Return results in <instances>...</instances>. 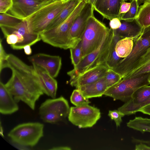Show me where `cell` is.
I'll list each match as a JSON object with an SVG mask.
<instances>
[{
    "label": "cell",
    "mask_w": 150,
    "mask_h": 150,
    "mask_svg": "<svg viewBox=\"0 0 150 150\" xmlns=\"http://www.w3.org/2000/svg\"><path fill=\"white\" fill-rule=\"evenodd\" d=\"M81 0L78 6L64 21L56 26L47 30L40 34L41 39L53 47L67 50L74 47L81 39L71 37L70 30L75 20L85 4Z\"/></svg>",
    "instance_id": "obj_1"
},
{
    "label": "cell",
    "mask_w": 150,
    "mask_h": 150,
    "mask_svg": "<svg viewBox=\"0 0 150 150\" xmlns=\"http://www.w3.org/2000/svg\"><path fill=\"white\" fill-rule=\"evenodd\" d=\"M69 0H56L34 12L24 20L29 30L40 35L46 30Z\"/></svg>",
    "instance_id": "obj_2"
},
{
    "label": "cell",
    "mask_w": 150,
    "mask_h": 150,
    "mask_svg": "<svg viewBox=\"0 0 150 150\" xmlns=\"http://www.w3.org/2000/svg\"><path fill=\"white\" fill-rule=\"evenodd\" d=\"M113 36V30L109 31L101 44L96 50L81 59L72 70L68 72L70 81L75 79L84 72L101 64H105Z\"/></svg>",
    "instance_id": "obj_3"
},
{
    "label": "cell",
    "mask_w": 150,
    "mask_h": 150,
    "mask_svg": "<svg viewBox=\"0 0 150 150\" xmlns=\"http://www.w3.org/2000/svg\"><path fill=\"white\" fill-rule=\"evenodd\" d=\"M133 49L127 57L122 59L112 69L122 78L129 73L142 57L150 48V25L143 28L135 40Z\"/></svg>",
    "instance_id": "obj_4"
},
{
    "label": "cell",
    "mask_w": 150,
    "mask_h": 150,
    "mask_svg": "<svg viewBox=\"0 0 150 150\" xmlns=\"http://www.w3.org/2000/svg\"><path fill=\"white\" fill-rule=\"evenodd\" d=\"M110 29L105 24L97 19L94 14L89 18L81 39L82 58L99 47Z\"/></svg>",
    "instance_id": "obj_5"
},
{
    "label": "cell",
    "mask_w": 150,
    "mask_h": 150,
    "mask_svg": "<svg viewBox=\"0 0 150 150\" xmlns=\"http://www.w3.org/2000/svg\"><path fill=\"white\" fill-rule=\"evenodd\" d=\"M0 26L6 42L14 50L23 49L28 45L32 46L41 40L40 34L29 30L25 20L14 26Z\"/></svg>",
    "instance_id": "obj_6"
},
{
    "label": "cell",
    "mask_w": 150,
    "mask_h": 150,
    "mask_svg": "<svg viewBox=\"0 0 150 150\" xmlns=\"http://www.w3.org/2000/svg\"><path fill=\"white\" fill-rule=\"evenodd\" d=\"M150 72L130 78H123L118 83L108 88L104 95L125 103L131 98L133 93L139 88L150 84L148 78Z\"/></svg>",
    "instance_id": "obj_7"
},
{
    "label": "cell",
    "mask_w": 150,
    "mask_h": 150,
    "mask_svg": "<svg viewBox=\"0 0 150 150\" xmlns=\"http://www.w3.org/2000/svg\"><path fill=\"white\" fill-rule=\"evenodd\" d=\"M44 125L38 122L19 124L11 129L8 137L14 142L25 146L36 145L43 136Z\"/></svg>",
    "instance_id": "obj_8"
},
{
    "label": "cell",
    "mask_w": 150,
    "mask_h": 150,
    "mask_svg": "<svg viewBox=\"0 0 150 150\" xmlns=\"http://www.w3.org/2000/svg\"><path fill=\"white\" fill-rule=\"evenodd\" d=\"M70 108L67 100L61 96L46 100L39 108L40 118L44 122L56 124L68 117Z\"/></svg>",
    "instance_id": "obj_9"
},
{
    "label": "cell",
    "mask_w": 150,
    "mask_h": 150,
    "mask_svg": "<svg viewBox=\"0 0 150 150\" xmlns=\"http://www.w3.org/2000/svg\"><path fill=\"white\" fill-rule=\"evenodd\" d=\"M101 117L100 110L88 104L72 107L68 116L69 120L79 128L91 127Z\"/></svg>",
    "instance_id": "obj_10"
},
{
    "label": "cell",
    "mask_w": 150,
    "mask_h": 150,
    "mask_svg": "<svg viewBox=\"0 0 150 150\" xmlns=\"http://www.w3.org/2000/svg\"><path fill=\"white\" fill-rule=\"evenodd\" d=\"M32 64H35L45 70L55 78L58 75L61 69L62 58L59 56L38 53L28 57Z\"/></svg>",
    "instance_id": "obj_11"
},
{
    "label": "cell",
    "mask_w": 150,
    "mask_h": 150,
    "mask_svg": "<svg viewBox=\"0 0 150 150\" xmlns=\"http://www.w3.org/2000/svg\"><path fill=\"white\" fill-rule=\"evenodd\" d=\"M47 4L37 0H13L8 11L11 14L23 20Z\"/></svg>",
    "instance_id": "obj_12"
},
{
    "label": "cell",
    "mask_w": 150,
    "mask_h": 150,
    "mask_svg": "<svg viewBox=\"0 0 150 150\" xmlns=\"http://www.w3.org/2000/svg\"><path fill=\"white\" fill-rule=\"evenodd\" d=\"M109 69L105 64L97 66L84 72L70 81V84L77 88L92 83L105 76Z\"/></svg>",
    "instance_id": "obj_13"
},
{
    "label": "cell",
    "mask_w": 150,
    "mask_h": 150,
    "mask_svg": "<svg viewBox=\"0 0 150 150\" xmlns=\"http://www.w3.org/2000/svg\"><path fill=\"white\" fill-rule=\"evenodd\" d=\"M94 6L91 3H86L78 15L71 27L70 34L74 39H81L85 29L89 18L93 15Z\"/></svg>",
    "instance_id": "obj_14"
},
{
    "label": "cell",
    "mask_w": 150,
    "mask_h": 150,
    "mask_svg": "<svg viewBox=\"0 0 150 150\" xmlns=\"http://www.w3.org/2000/svg\"><path fill=\"white\" fill-rule=\"evenodd\" d=\"M124 0H97L94 9L104 18L109 20L115 18L120 19L121 6Z\"/></svg>",
    "instance_id": "obj_15"
},
{
    "label": "cell",
    "mask_w": 150,
    "mask_h": 150,
    "mask_svg": "<svg viewBox=\"0 0 150 150\" xmlns=\"http://www.w3.org/2000/svg\"><path fill=\"white\" fill-rule=\"evenodd\" d=\"M32 64L44 93L52 98H56L58 86L57 80L42 67L35 64Z\"/></svg>",
    "instance_id": "obj_16"
},
{
    "label": "cell",
    "mask_w": 150,
    "mask_h": 150,
    "mask_svg": "<svg viewBox=\"0 0 150 150\" xmlns=\"http://www.w3.org/2000/svg\"><path fill=\"white\" fill-rule=\"evenodd\" d=\"M150 98V86H142L136 90L131 98L118 109L125 115H129L135 107L144 103Z\"/></svg>",
    "instance_id": "obj_17"
},
{
    "label": "cell",
    "mask_w": 150,
    "mask_h": 150,
    "mask_svg": "<svg viewBox=\"0 0 150 150\" xmlns=\"http://www.w3.org/2000/svg\"><path fill=\"white\" fill-rule=\"evenodd\" d=\"M121 25L118 29L112 30L113 33L122 38H130L134 40L142 33L143 28L136 18L120 20Z\"/></svg>",
    "instance_id": "obj_18"
},
{
    "label": "cell",
    "mask_w": 150,
    "mask_h": 150,
    "mask_svg": "<svg viewBox=\"0 0 150 150\" xmlns=\"http://www.w3.org/2000/svg\"><path fill=\"white\" fill-rule=\"evenodd\" d=\"M19 107L13 96L0 82V112L3 115L11 114L17 111Z\"/></svg>",
    "instance_id": "obj_19"
},
{
    "label": "cell",
    "mask_w": 150,
    "mask_h": 150,
    "mask_svg": "<svg viewBox=\"0 0 150 150\" xmlns=\"http://www.w3.org/2000/svg\"><path fill=\"white\" fill-rule=\"evenodd\" d=\"M105 76L90 84L80 87L77 89L86 98L102 96L108 89Z\"/></svg>",
    "instance_id": "obj_20"
},
{
    "label": "cell",
    "mask_w": 150,
    "mask_h": 150,
    "mask_svg": "<svg viewBox=\"0 0 150 150\" xmlns=\"http://www.w3.org/2000/svg\"><path fill=\"white\" fill-rule=\"evenodd\" d=\"M149 72H150V48L137 63L132 71L123 78L132 77Z\"/></svg>",
    "instance_id": "obj_21"
},
{
    "label": "cell",
    "mask_w": 150,
    "mask_h": 150,
    "mask_svg": "<svg viewBox=\"0 0 150 150\" xmlns=\"http://www.w3.org/2000/svg\"><path fill=\"white\" fill-rule=\"evenodd\" d=\"M81 1L69 0L47 30L56 26L65 20L71 14Z\"/></svg>",
    "instance_id": "obj_22"
},
{
    "label": "cell",
    "mask_w": 150,
    "mask_h": 150,
    "mask_svg": "<svg viewBox=\"0 0 150 150\" xmlns=\"http://www.w3.org/2000/svg\"><path fill=\"white\" fill-rule=\"evenodd\" d=\"M134 43V40L132 38H126L120 39L115 45L117 55L122 58L127 57L133 49Z\"/></svg>",
    "instance_id": "obj_23"
},
{
    "label": "cell",
    "mask_w": 150,
    "mask_h": 150,
    "mask_svg": "<svg viewBox=\"0 0 150 150\" xmlns=\"http://www.w3.org/2000/svg\"><path fill=\"white\" fill-rule=\"evenodd\" d=\"M127 126L142 133L150 132V118L136 117L131 120L127 124Z\"/></svg>",
    "instance_id": "obj_24"
},
{
    "label": "cell",
    "mask_w": 150,
    "mask_h": 150,
    "mask_svg": "<svg viewBox=\"0 0 150 150\" xmlns=\"http://www.w3.org/2000/svg\"><path fill=\"white\" fill-rule=\"evenodd\" d=\"M122 38L115 34L113 32V38L105 63L109 69H112L122 59L117 55L115 50L117 43Z\"/></svg>",
    "instance_id": "obj_25"
},
{
    "label": "cell",
    "mask_w": 150,
    "mask_h": 150,
    "mask_svg": "<svg viewBox=\"0 0 150 150\" xmlns=\"http://www.w3.org/2000/svg\"><path fill=\"white\" fill-rule=\"evenodd\" d=\"M136 18L143 28L150 25V3H145L139 6Z\"/></svg>",
    "instance_id": "obj_26"
},
{
    "label": "cell",
    "mask_w": 150,
    "mask_h": 150,
    "mask_svg": "<svg viewBox=\"0 0 150 150\" xmlns=\"http://www.w3.org/2000/svg\"><path fill=\"white\" fill-rule=\"evenodd\" d=\"M23 20L7 12L0 14V26L13 27Z\"/></svg>",
    "instance_id": "obj_27"
},
{
    "label": "cell",
    "mask_w": 150,
    "mask_h": 150,
    "mask_svg": "<svg viewBox=\"0 0 150 150\" xmlns=\"http://www.w3.org/2000/svg\"><path fill=\"white\" fill-rule=\"evenodd\" d=\"M71 103L76 106L88 104L90 102L88 99L85 98L78 89L74 90L70 97Z\"/></svg>",
    "instance_id": "obj_28"
},
{
    "label": "cell",
    "mask_w": 150,
    "mask_h": 150,
    "mask_svg": "<svg viewBox=\"0 0 150 150\" xmlns=\"http://www.w3.org/2000/svg\"><path fill=\"white\" fill-rule=\"evenodd\" d=\"M70 57L72 64L74 66H76L80 62L82 58V41H79L74 47L70 48Z\"/></svg>",
    "instance_id": "obj_29"
},
{
    "label": "cell",
    "mask_w": 150,
    "mask_h": 150,
    "mask_svg": "<svg viewBox=\"0 0 150 150\" xmlns=\"http://www.w3.org/2000/svg\"><path fill=\"white\" fill-rule=\"evenodd\" d=\"M105 78L108 88L115 85L122 79L119 74L111 69H108Z\"/></svg>",
    "instance_id": "obj_30"
},
{
    "label": "cell",
    "mask_w": 150,
    "mask_h": 150,
    "mask_svg": "<svg viewBox=\"0 0 150 150\" xmlns=\"http://www.w3.org/2000/svg\"><path fill=\"white\" fill-rule=\"evenodd\" d=\"M139 6L136 0H132L131 6L128 12L121 15L120 20L133 19L136 18L138 13Z\"/></svg>",
    "instance_id": "obj_31"
},
{
    "label": "cell",
    "mask_w": 150,
    "mask_h": 150,
    "mask_svg": "<svg viewBox=\"0 0 150 150\" xmlns=\"http://www.w3.org/2000/svg\"><path fill=\"white\" fill-rule=\"evenodd\" d=\"M2 40H0V73L4 68H7V58L8 54L5 52L2 43Z\"/></svg>",
    "instance_id": "obj_32"
},
{
    "label": "cell",
    "mask_w": 150,
    "mask_h": 150,
    "mask_svg": "<svg viewBox=\"0 0 150 150\" xmlns=\"http://www.w3.org/2000/svg\"><path fill=\"white\" fill-rule=\"evenodd\" d=\"M125 115L122 112L118 110H109L108 115L111 119L115 122L117 127L120 126L122 122V117Z\"/></svg>",
    "instance_id": "obj_33"
},
{
    "label": "cell",
    "mask_w": 150,
    "mask_h": 150,
    "mask_svg": "<svg viewBox=\"0 0 150 150\" xmlns=\"http://www.w3.org/2000/svg\"><path fill=\"white\" fill-rule=\"evenodd\" d=\"M13 0H0V13L7 12L11 7Z\"/></svg>",
    "instance_id": "obj_34"
},
{
    "label": "cell",
    "mask_w": 150,
    "mask_h": 150,
    "mask_svg": "<svg viewBox=\"0 0 150 150\" xmlns=\"http://www.w3.org/2000/svg\"><path fill=\"white\" fill-rule=\"evenodd\" d=\"M121 24L120 19L115 18L110 20L109 25L110 28L112 30H115L118 28L120 27Z\"/></svg>",
    "instance_id": "obj_35"
},
{
    "label": "cell",
    "mask_w": 150,
    "mask_h": 150,
    "mask_svg": "<svg viewBox=\"0 0 150 150\" xmlns=\"http://www.w3.org/2000/svg\"><path fill=\"white\" fill-rule=\"evenodd\" d=\"M131 6V3L124 2L122 4L120 9V14L121 15L128 11Z\"/></svg>",
    "instance_id": "obj_36"
},
{
    "label": "cell",
    "mask_w": 150,
    "mask_h": 150,
    "mask_svg": "<svg viewBox=\"0 0 150 150\" xmlns=\"http://www.w3.org/2000/svg\"><path fill=\"white\" fill-rule=\"evenodd\" d=\"M150 104V98L145 102L134 108L130 112V115L134 114L138 112L139 110L144 106Z\"/></svg>",
    "instance_id": "obj_37"
},
{
    "label": "cell",
    "mask_w": 150,
    "mask_h": 150,
    "mask_svg": "<svg viewBox=\"0 0 150 150\" xmlns=\"http://www.w3.org/2000/svg\"><path fill=\"white\" fill-rule=\"evenodd\" d=\"M135 150H150V147L142 143H137L135 147Z\"/></svg>",
    "instance_id": "obj_38"
},
{
    "label": "cell",
    "mask_w": 150,
    "mask_h": 150,
    "mask_svg": "<svg viewBox=\"0 0 150 150\" xmlns=\"http://www.w3.org/2000/svg\"><path fill=\"white\" fill-rule=\"evenodd\" d=\"M138 112L150 115V104L140 109Z\"/></svg>",
    "instance_id": "obj_39"
},
{
    "label": "cell",
    "mask_w": 150,
    "mask_h": 150,
    "mask_svg": "<svg viewBox=\"0 0 150 150\" xmlns=\"http://www.w3.org/2000/svg\"><path fill=\"white\" fill-rule=\"evenodd\" d=\"M132 141L133 143L136 144L139 142L143 143L150 147V139L147 140H144L134 138L133 139Z\"/></svg>",
    "instance_id": "obj_40"
},
{
    "label": "cell",
    "mask_w": 150,
    "mask_h": 150,
    "mask_svg": "<svg viewBox=\"0 0 150 150\" xmlns=\"http://www.w3.org/2000/svg\"><path fill=\"white\" fill-rule=\"evenodd\" d=\"M30 45H28L25 46L23 49L25 54L27 55H30L32 53V50Z\"/></svg>",
    "instance_id": "obj_41"
},
{
    "label": "cell",
    "mask_w": 150,
    "mask_h": 150,
    "mask_svg": "<svg viewBox=\"0 0 150 150\" xmlns=\"http://www.w3.org/2000/svg\"><path fill=\"white\" fill-rule=\"evenodd\" d=\"M50 149L52 150H70L71 149L70 147L67 146H59L53 147Z\"/></svg>",
    "instance_id": "obj_42"
},
{
    "label": "cell",
    "mask_w": 150,
    "mask_h": 150,
    "mask_svg": "<svg viewBox=\"0 0 150 150\" xmlns=\"http://www.w3.org/2000/svg\"><path fill=\"white\" fill-rule=\"evenodd\" d=\"M43 3L48 4L50 3L56 1V0H37Z\"/></svg>",
    "instance_id": "obj_43"
},
{
    "label": "cell",
    "mask_w": 150,
    "mask_h": 150,
    "mask_svg": "<svg viewBox=\"0 0 150 150\" xmlns=\"http://www.w3.org/2000/svg\"><path fill=\"white\" fill-rule=\"evenodd\" d=\"M138 4L139 6L140 4L142 3L144 4L145 3H150V0H138L137 1Z\"/></svg>",
    "instance_id": "obj_44"
},
{
    "label": "cell",
    "mask_w": 150,
    "mask_h": 150,
    "mask_svg": "<svg viewBox=\"0 0 150 150\" xmlns=\"http://www.w3.org/2000/svg\"><path fill=\"white\" fill-rule=\"evenodd\" d=\"M86 3L88 2L94 6L97 0H83Z\"/></svg>",
    "instance_id": "obj_45"
},
{
    "label": "cell",
    "mask_w": 150,
    "mask_h": 150,
    "mask_svg": "<svg viewBox=\"0 0 150 150\" xmlns=\"http://www.w3.org/2000/svg\"><path fill=\"white\" fill-rule=\"evenodd\" d=\"M0 134L3 137L4 135L3 134V129L2 128L1 126H1H0Z\"/></svg>",
    "instance_id": "obj_46"
},
{
    "label": "cell",
    "mask_w": 150,
    "mask_h": 150,
    "mask_svg": "<svg viewBox=\"0 0 150 150\" xmlns=\"http://www.w3.org/2000/svg\"><path fill=\"white\" fill-rule=\"evenodd\" d=\"M148 80L150 84V74L148 78Z\"/></svg>",
    "instance_id": "obj_47"
},
{
    "label": "cell",
    "mask_w": 150,
    "mask_h": 150,
    "mask_svg": "<svg viewBox=\"0 0 150 150\" xmlns=\"http://www.w3.org/2000/svg\"><path fill=\"white\" fill-rule=\"evenodd\" d=\"M124 0L125 1H125H128V0Z\"/></svg>",
    "instance_id": "obj_48"
},
{
    "label": "cell",
    "mask_w": 150,
    "mask_h": 150,
    "mask_svg": "<svg viewBox=\"0 0 150 150\" xmlns=\"http://www.w3.org/2000/svg\"></svg>",
    "instance_id": "obj_49"
},
{
    "label": "cell",
    "mask_w": 150,
    "mask_h": 150,
    "mask_svg": "<svg viewBox=\"0 0 150 150\" xmlns=\"http://www.w3.org/2000/svg\"><path fill=\"white\" fill-rule=\"evenodd\" d=\"M137 1L138 0H136Z\"/></svg>",
    "instance_id": "obj_50"
}]
</instances>
